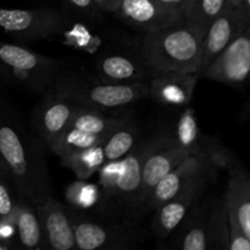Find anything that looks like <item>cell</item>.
<instances>
[{"mask_svg": "<svg viewBox=\"0 0 250 250\" xmlns=\"http://www.w3.org/2000/svg\"><path fill=\"white\" fill-rule=\"evenodd\" d=\"M151 141L137 143L124 158L104 164L98 171V215L133 226L143 216L142 167Z\"/></svg>", "mask_w": 250, "mask_h": 250, "instance_id": "cell-1", "label": "cell"}, {"mask_svg": "<svg viewBox=\"0 0 250 250\" xmlns=\"http://www.w3.org/2000/svg\"><path fill=\"white\" fill-rule=\"evenodd\" d=\"M1 172L14 186L17 198L32 204L50 194L45 160L34 143H28L15 124L0 120Z\"/></svg>", "mask_w": 250, "mask_h": 250, "instance_id": "cell-2", "label": "cell"}, {"mask_svg": "<svg viewBox=\"0 0 250 250\" xmlns=\"http://www.w3.org/2000/svg\"><path fill=\"white\" fill-rule=\"evenodd\" d=\"M204 34L181 21L146 32L142 43L143 60L156 72H197Z\"/></svg>", "mask_w": 250, "mask_h": 250, "instance_id": "cell-3", "label": "cell"}, {"mask_svg": "<svg viewBox=\"0 0 250 250\" xmlns=\"http://www.w3.org/2000/svg\"><path fill=\"white\" fill-rule=\"evenodd\" d=\"M51 92L77 105L109 110L125 107L148 98V82L92 83L76 77L56 78Z\"/></svg>", "mask_w": 250, "mask_h": 250, "instance_id": "cell-4", "label": "cell"}, {"mask_svg": "<svg viewBox=\"0 0 250 250\" xmlns=\"http://www.w3.org/2000/svg\"><path fill=\"white\" fill-rule=\"evenodd\" d=\"M233 164L229 151L210 143L203 153L187 156L156 183L144 202L143 214L154 211L156 208L177 194L188 183L202 176L217 173L221 168H229Z\"/></svg>", "mask_w": 250, "mask_h": 250, "instance_id": "cell-5", "label": "cell"}, {"mask_svg": "<svg viewBox=\"0 0 250 250\" xmlns=\"http://www.w3.org/2000/svg\"><path fill=\"white\" fill-rule=\"evenodd\" d=\"M60 65L24 46L0 42V71L12 81L33 90L51 87L58 78Z\"/></svg>", "mask_w": 250, "mask_h": 250, "instance_id": "cell-6", "label": "cell"}, {"mask_svg": "<svg viewBox=\"0 0 250 250\" xmlns=\"http://www.w3.org/2000/svg\"><path fill=\"white\" fill-rule=\"evenodd\" d=\"M70 216L75 234L76 248L81 250L98 249H126L131 248L137 237L131 229H127L128 225L116 221L92 219L85 216L82 210L66 208Z\"/></svg>", "mask_w": 250, "mask_h": 250, "instance_id": "cell-7", "label": "cell"}, {"mask_svg": "<svg viewBox=\"0 0 250 250\" xmlns=\"http://www.w3.org/2000/svg\"><path fill=\"white\" fill-rule=\"evenodd\" d=\"M0 27L21 41L51 38L68 31V20L53 9H0Z\"/></svg>", "mask_w": 250, "mask_h": 250, "instance_id": "cell-8", "label": "cell"}, {"mask_svg": "<svg viewBox=\"0 0 250 250\" xmlns=\"http://www.w3.org/2000/svg\"><path fill=\"white\" fill-rule=\"evenodd\" d=\"M229 170V187L225 198L229 225V250H250V182L239 164Z\"/></svg>", "mask_w": 250, "mask_h": 250, "instance_id": "cell-9", "label": "cell"}, {"mask_svg": "<svg viewBox=\"0 0 250 250\" xmlns=\"http://www.w3.org/2000/svg\"><path fill=\"white\" fill-rule=\"evenodd\" d=\"M250 26V0L243 2L229 1L221 15L210 24L203 38V50L199 67V75L212 59L219 55L238 34Z\"/></svg>", "mask_w": 250, "mask_h": 250, "instance_id": "cell-10", "label": "cell"}, {"mask_svg": "<svg viewBox=\"0 0 250 250\" xmlns=\"http://www.w3.org/2000/svg\"><path fill=\"white\" fill-rule=\"evenodd\" d=\"M250 71V26L236 37L199 73L231 87H243Z\"/></svg>", "mask_w": 250, "mask_h": 250, "instance_id": "cell-11", "label": "cell"}, {"mask_svg": "<svg viewBox=\"0 0 250 250\" xmlns=\"http://www.w3.org/2000/svg\"><path fill=\"white\" fill-rule=\"evenodd\" d=\"M215 176L216 173H209L188 183L177 194L154 210L155 216L151 222V231L158 238H166L168 234L176 231V227L199 200L200 195L205 192Z\"/></svg>", "mask_w": 250, "mask_h": 250, "instance_id": "cell-12", "label": "cell"}, {"mask_svg": "<svg viewBox=\"0 0 250 250\" xmlns=\"http://www.w3.org/2000/svg\"><path fill=\"white\" fill-rule=\"evenodd\" d=\"M41 222L46 248L71 250L76 248L73 227L65 205L50 194H45L34 203Z\"/></svg>", "mask_w": 250, "mask_h": 250, "instance_id": "cell-13", "label": "cell"}, {"mask_svg": "<svg viewBox=\"0 0 250 250\" xmlns=\"http://www.w3.org/2000/svg\"><path fill=\"white\" fill-rule=\"evenodd\" d=\"M187 156L189 154L175 143L172 136H160L151 139L150 149L142 167L143 204L156 183Z\"/></svg>", "mask_w": 250, "mask_h": 250, "instance_id": "cell-14", "label": "cell"}, {"mask_svg": "<svg viewBox=\"0 0 250 250\" xmlns=\"http://www.w3.org/2000/svg\"><path fill=\"white\" fill-rule=\"evenodd\" d=\"M114 14L133 28L144 32L183 21L182 14L164 6L158 0H121Z\"/></svg>", "mask_w": 250, "mask_h": 250, "instance_id": "cell-15", "label": "cell"}, {"mask_svg": "<svg viewBox=\"0 0 250 250\" xmlns=\"http://www.w3.org/2000/svg\"><path fill=\"white\" fill-rule=\"evenodd\" d=\"M197 72H158L148 82V94L161 105L186 106L193 99Z\"/></svg>", "mask_w": 250, "mask_h": 250, "instance_id": "cell-16", "label": "cell"}, {"mask_svg": "<svg viewBox=\"0 0 250 250\" xmlns=\"http://www.w3.org/2000/svg\"><path fill=\"white\" fill-rule=\"evenodd\" d=\"M78 106L76 103L50 92L37 107L36 128L42 141L50 146L70 124Z\"/></svg>", "mask_w": 250, "mask_h": 250, "instance_id": "cell-17", "label": "cell"}, {"mask_svg": "<svg viewBox=\"0 0 250 250\" xmlns=\"http://www.w3.org/2000/svg\"><path fill=\"white\" fill-rule=\"evenodd\" d=\"M97 67L103 81L114 83L146 82L148 78L151 80L158 73L144 60L139 62L131 56L120 54L103 56Z\"/></svg>", "mask_w": 250, "mask_h": 250, "instance_id": "cell-18", "label": "cell"}, {"mask_svg": "<svg viewBox=\"0 0 250 250\" xmlns=\"http://www.w3.org/2000/svg\"><path fill=\"white\" fill-rule=\"evenodd\" d=\"M208 205H199L198 202L186 214L177 227L175 247L182 250H207V216ZM176 227V229H177Z\"/></svg>", "mask_w": 250, "mask_h": 250, "instance_id": "cell-19", "label": "cell"}, {"mask_svg": "<svg viewBox=\"0 0 250 250\" xmlns=\"http://www.w3.org/2000/svg\"><path fill=\"white\" fill-rule=\"evenodd\" d=\"M15 226H16V234L19 237V241L23 248H46L38 214H37L34 205L28 200L17 198Z\"/></svg>", "mask_w": 250, "mask_h": 250, "instance_id": "cell-20", "label": "cell"}, {"mask_svg": "<svg viewBox=\"0 0 250 250\" xmlns=\"http://www.w3.org/2000/svg\"><path fill=\"white\" fill-rule=\"evenodd\" d=\"M129 119L126 112L119 114H105L104 110L92 109V107L78 106L67 127L78 129L84 133L103 134L107 133L115 127L120 126Z\"/></svg>", "mask_w": 250, "mask_h": 250, "instance_id": "cell-21", "label": "cell"}, {"mask_svg": "<svg viewBox=\"0 0 250 250\" xmlns=\"http://www.w3.org/2000/svg\"><path fill=\"white\" fill-rule=\"evenodd\" d=\"M138 128L131 119L112 129L102 142L105 161H116L127 155L138 143Z\"/></svg>", "mask_w": 250, "mask_h": 250, "instance_id": "cell-22", "label": "cell"}, {"mask_svg": "<svg viewBox=\"0 0 250 250\" xmlns=\"http://www.w3.org/2000/svg\"><path fill=\"white\" fill-rule=\"evenodd\" d=\"M207 239L208 249L229 248V225L225 200H215L208 208Z\"/></svg>", "mask_w": 250, "mask_h": 250, "instance_id": "cell-23", "label": "cell"}, {"mask_svg": "<svg viewBox=\"0 0 250 250\" xmlns=\"http://www.w3.org/2000/svg\"><path fill=\"white\" fill-rule=\"evenodd\" d=\"M172 138L175 143L183 150L187 151L189 155L203 153L210 146V143L205 144L202 141L197 119H195V112L192 107L186 109L178 117Z\"/></svg>", "mask_w": 250, "mask_h": 250, "instance_id": "cell-24", "label": "cell"}, {"mask_svg": "<svg viewBox=\"0 0 250 250\" xmlns=\"http://www.w3.org/2000/svg\"><path fill=\"white\" fill-rule=\"evenodd\" d=\"M229 0H189L183 12V21L205 32L219 15L224 11Z\"/></svg>", "mask_w": 250, "mask_h": 250, "instance_id": "cell-25", "label": "cell"}, {"mask_svg": "<svg viewBox=\"0 0 250 250\" xmlns=\"http://www.w3.org/2000/svg\"><path fill=\"white\" fill-rule=\"evenodd\" d=\"M60 159L62 165L71 168L78 180H88L97 173L104 164H106L103 154L102 143L76 153H71Z\"/></svg>", "mask_w": 250, "mask_h": 250, "instance_id": "cell-26", "label": "cell"}, {"mask_svg": "<svg viewBox=\"0 0 250 250\" xmlns=\"http://www.w3.org/2000/svg\"><path fill=\"white\" fill-rule=\"evenodd\" d=\"M65 195L73 209H93L98 200V186L85 182V180H78L67 186Z\"/></svg>", "mask_w": 250, "mask_h": 250, "instance_id": "cell-27", "label": "cell"}, {"mask_svg": "<svg viewBox=\"0 0 250 250\" xmlns=\"http://www.w3.org/2000/svg\"><path fill=\"white\" fill-rule=\"evenodd\" d=\"M16 203L10 189L9 182L5 180V176L0 173V220L10 219L15 221Z\"/></svg>", "mask_w": 250, "mask_h": 250, "instance_id": "cell-28", "label": "cell"}, {"mask_svg": "<svg viewBox=\"0 0 250 250\" xmlns=\"http://www.w3.org/2000/svg\"><path fill=\"white\" fill-rule=\"evenodd\" d=\"M16 236V226L14 220H0V241L10 243Z\"/></svg>", "mask_w": 250, "mask_h": 250, "instance_id": "cell-29", "label": "cell"}, {"mask_svg": "<svg viewBox=\"0 0 250 250\" xmlns=\"http://www.w3.org/2000/svg\"><path fill=\"white\" fill-rule=\"evenodd\" d=\"M95 7L105 12H115L121 0H93Z\"/></svg>", "mask_w": 250, "mask_h": 250, "instance_id": "cell-30", "label": "cell"}, {"mask_svg": "<svg viewBox=\"0 0 250 250\" xmlns=\"http://www.w3.org/2000/svg\"><path fill=\"white\" fill-rule=\"evenodd\" d=\"M158 1L163 4L164 6L168 7V9H172L175 11L180 12L183 16V12H185V9L189 0H158Z\"/></svg>", "mask_w": 250, "mask_h": 250, "instance_id": "cell-31", "label": "cell"}, {"mask_svg": "<svg viewBox=\"0 0 250 250\" xmlns=\"http://www.w3.org/2000/svg\"><path fill=\"white\" fill-rule=\"evenodd\" d=\"M68 4L73 7V9L78 10L81 12L92 11L95 7L93 0H67Z\"/></svg>", "mask_w": 250, "mask_h": 250, "instance_id": "cell-32", "label": "cell"}, {"mask_svg": "<svg viewBox=\"0 0 250 250\" xmlns=\"http://www.w3.org/2000/svg\"><path fill=\"white\" fill-rule=\"evenodd\" d=\"M229 1L231 2H243V1H246V0H229Z\"/></svg>", "mask_w": 250, "mask_h": 250, "instance_id": "cell-33", "label": "cell"}, {"mask_svg": "<svg viewBox=\"0 0 250 250\" xmlns=\"http://www.w3.org/2000/svg\"><path fill=\"white\" fill-rule=\"evenodd\" d=\"M0 172H1V163H0Z\"/></svg>", "mask_w": 250, "mask_h": 250, "instance_id": "cell-34", "label": "cell"}]
</instances>
